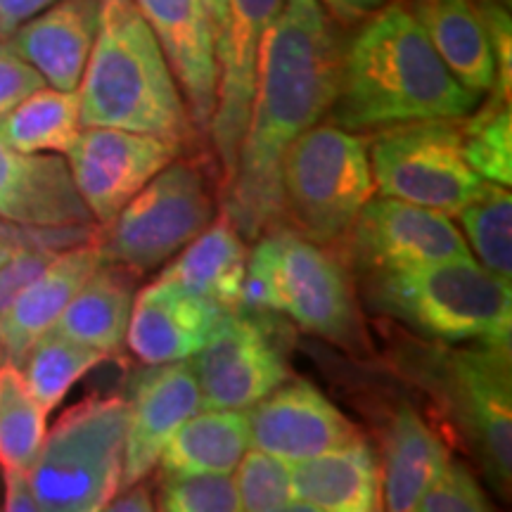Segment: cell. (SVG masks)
I'll list each match as a JSON object with an SVG mask.
<instances>
[{
  "instance_id": "obj_37",
  "label": "cell",
  "mask_w": 512,
  "mask_h": 512,
  "mask_svg": "<svg viewBox=\"0 0 512 512\" xmlns=\"http://www.w3.org/2000/svg\"><path fill=\"white\" fill-rule=\"evenodd\" d=\"M43 86H48L43 76L5 38H0V119Z\"/></svg>"
},
{
  "instance_id": "obj_31",
  "label": "cell",
  "mask_w": 512,
  "mask_h": 512,
  "mask_svg": "<svg viewBox=\"0 0 512 512\" xmlns=\"http://www.w3.org/2000/svg\"><path fill=\"white\" fill-rule=\"evenodd\" d=\"M467 240L486 271L512 278V197L505 185L479 181L475 195L458 211Z\"/></svg>"
},
{
  "instance_id": "obj_4",
  "label": "cell",
  "mask_w": 512,
  "mask_h": 512,
  "mask_svg": "<svg viewBox=\"0 0 512 512\" xmlns=\"http://www.w3.org/2000/svg\"><path fill=\"white\" fill-rule=\"evenodd\" d=\"M396 363L422 387L458 432L501 496L512 479V373L510 347L470 344L453 349L444 342H406Z\"/></svg>"
},
{
  "instance_id": "obj_28",
  "label": "cell",
  "mask_w": 512,
  "mask_h": 512,
  "mask_svg": "<svg viewBox=\"0 0 512 512\" xmlns=\"http://www.w3.org/2000/svg\"><path fill=\"white\" fill-rule=\"evenodd\" d=\"M81 128L79 93L43 86L0 119V138L19 152L64 155Z\"/></svg>"
},
{
  "instance_id": "obj_41",
  "label": "cell",
  "mask_w": 512,
  "mask_h": 512,
  "mask_svg": "<svg viewBox=\"0 0 512 512\" xmlns=\"http://www.w3.org/2000/svg\"><path fill=\"white\" fill-rule=\"evenodd\" d=\"M155 498H152V489L147 484H131L124 486V494H117L107 503L105 510L112 512H150L155 510Z\"/></svg>"
},
{
  "instance_id": "obj_39",
  "label": "cell",
  "mask_w": 512,
  "mask_h": 512,
  "mask_svg": "<svg viewBox=\"0 0 512 512\" xmlns=\"http://www.w3.org/2000/svg\"><path fill=\"white\" fill-rule=\"evenodd\" d=\"M5 479V503L3 510L8 512H38L34 489H31L29 472L24 470H3Z\"/></svg>"
},
{
  "instance_id": "obj_20",
  "label": "cell",
  "mask_w": 512,
  "mask_h": 512,
  "mask_svg": "<svg viewBox=\"0 0 512 512\" xmlns=\"http://www.w3.org/2000/svg\"><path fill=\"white\" fill-rule=\"evenodd\" d=\"M100 264H105V256L100 252L98 235L57 252L53 261L17 294L15 302L0 313V363L19 366L38 339L53 330L74 294Z\"/></svg>"
},
{
  "instance_id": "obj_7",
  "label": "cell",
  "mask_w": 512,
  "mask_h": 512,
  "mask_svg": "<svg viewBox=\"0 0 512 512\" xmlns=\"http://www.w3.org/2000/svg\"><path fill=\"white\" fill-rule=\"evenodd\" d=\"M128 399L91 396L76 403L46 432L29 470L38 508L98 512L121 491Z\"/></svg>"
},
{
  "instance_id": "obj_12",
  "label": "cell",
  "mask_w": 512,
  "mask_h": 512,
  "mask_svg": "<svg viewBox=\"0 0 512 512\" xmlns=\"http://www.w3.org/2000/svg\"><path fill=\"white\" fill-rule=\"evenodd\" d=\"M64 155L93 221L107 226L166 164L181 155V145L124 128L83 126Z\"/></svg>"
},
{
  "instance_id": "obj_11",
  "label": "cell",
  "mask_w": 512,
  "mask_h": 512,
  "mask_svg": "<svg viewBox=\"0 0 512 512\" xmlns=\"http://www.w3.org/2000/svg\"><path fill=\"white\" fill-rule=\"evenodd\" d=\"M190 358L204 408L245 411L290 377L275 323L266 311L247 306L223 313L207 344Z\"/></svg>"
},
{
  "instance_id": "obj_1",
  "label": "cell",
  "mask_w": 512,
  "mask_h": 512,
  "mask_svg": "<svg viewBox=\"0 0 512 512\" xmlns=\"http://www.w3.org/2000/svg\"><path fill=\"white\" fill-rule=\"evenodd\" d=\"M342 38L320 0H285L268 27L245 138L223 214L245 240L283 223L280 169L294 140L316 126L337 98Z\"/></svg>"
},
{
  "instance_id": "obj_29",
  "label": "cell",
  "mask_w": 512,
  "mask_h": 512,
  "mask_svg": "<svg viewBox=\"0 0 512 512\" xmlns=\"http://www.w3.org/2000/svg\"><path fill=\"white\" fill-rule=\"evenodd\" d=\"M107 358L110 356L105 351L86 347L60 332L48 330L27 351L19 368L43 411L53 413L69 394V389Z\"/></svg>"
},
{
  "instance_id": "obj_42",
  "label": "cell",
  "mask_w": 512,
  "mask_h": 512,
  "mask_svg": "<svg viewBox=\"0 0 512 512\" xmlns=\"http://www.w3.org/2000/svg\"><path fill=\"white\" fill-rule=\"evenodd\" d=\"M320 3L342 19H354L368 15L373 10H380L387 0H320Z\"/></svg>"
},
{
  "instance_id": "obj_5",
  "label": "cell",
  "mask_w": 512,
  "mask_h": 512,
  "mask_svg": "<svg viewBox=\"0 0 512 512\" xmlns=\"http://www.w3.org/2000/svg\"><path fill=\"white\" fill-rule=\"evenodd\" d=\"M368 278V297L375 309L422 337L444 344L510 347V283L486 271L472 256Z\"/></svg>"
},
{
  "instance_id": "obj_3",
  "label": "cell",
  "mask_w": 512,
  "mask_h": 512,
  "mask_svg": "<svg viewBox=\"0 0 512 512\" xmlns=\"http://www.w3.org/2000/svg\"><path fill=\"white\" fill-rule=\"evenodd\" d=\"M81 126H110L185 145L188 105L136 0H100L98 31L76 88Z\"/></svg>"
},
{
  "instance_id": "obj_8",
  "label": "cell",
  "mask_w": 512,
  "mask_h": 512,
  "mask_svg": "<svg viewBox=\"0 0 512 512\" xmlns=\"http://www.w3.org/2000/svg\"><path fill=\"white\" fill-rule=\"evenodd\" d=\"M283 221L318 245L347 240L375 192L368 143L337 124H316L287 147L280 169Z\"/></svg>"
},
{
  "instance_id": "obj_16",
  "label": "cell",
  "mask_w": 512,
  "mask_h": 512,
  "mask_svg": "<svg viewBox=\"0 0 512 512\" xmlns=\"http://www.w3.org/2000/svg\"><path fill=\"white\" fill-rule=\"evenodd\" d=\"M252 408L249 439L285 463L323 456L361 437L354 422L306 380H285Z\"/></svg>"
},
{
  "instance_id": "obj_32",
  "label": "cell",
  "mask_w": 512,
  "mask_h": 512,
  "mask_svg": "<svg viewBox=\"0 0 512 512\" xmlns=\"http://www.w3.org/2000/svg\"><path fill=\"white\" fill-rule=\"evenodd\" d=\"M460 124L463 152L470 169L484 181L512 183V114L510 100L491 93L486 105L467 114Z\"/></svg>"
},
{
  "instance_id": "obj_35",
  "label": "cell",
  "mask_w": 512,
  "mask_h": 512,
  "mask_svg": "<svg viewBox=\"0 0 512 512\" xmlns=\"http://www.w3.org/2000/svg\"><path fill=\"white\" fill-rule=\"evenodd\" d=\"M484 489L479 486L470 467L456 460H448L444 470L430 484V489L422 494L418 508L422 512H482L491 510Z\"/></svg>"
},
{
  "instance_id": "obj_13",
  "label": "cell",
  "mask_w": 512,
  "mask_h": 512,
  "mask_svg": "<svg viewBox=\"0 0 512 512\" xmlns=\"http://www.w3.org/2000/svg\"><path fill=\"white\" fill-rule=\"evenodd\" d=\"M171 64L195 131L207 133L219 86L228 0H136Z\"/></svg>"
},
{
  "instance_id": "obj_15",
  "label": "cell",
  "mask_w": 512,
  "mask_h": 512,
  "mask_svg": "<svg viewBox=\"0 0 512 512\" xmlns=\"http://www.w3.org/2000/svg\"><path fill=\"white\" fill-rule=\"evenodd\" d=\"M347 238L366 275L470 256L451 216L382 195L370 197Z\"/></svg>"
},
{
  "instance_id": "obj_17",
  "label": "cell",
  "mask_w": 512,
  "mask_h": 512,
  "mask_svg": "<svg viewBox=\"0 0 512 512\" xmlns=\"http://www.w3.org/2000/svg\"><path fill=\"white\" fill-rule=\"evenodd\" d=\"M202 394L190 358L159 363L138 375L128 399L121 489L155 470L159 453L185 420L200 413Z\"/></svg>"
},
{
  "instance_id": "obj_40",
  "label": "cell",
  "mask_w": 512,
  "mask_h": 512,
  "mask_svg": "<svg viewBox=\"0 0 512 512\" xmlns=\"http://www.w3.org/2000/svg\"><path fill=\"white\" fill-rule=\"evenodd\" d=\"M57 0H0V38H8L19 24L46 10Z\"/></svg>"
},
{
  "instance_id": "obj_21",
  "label": "cell",
  "mask_w": 512,
  "mask_h": 512,
  "mask_svg": "<svg viewBox=\"0 0 512 512\" xmlns=\"http://www.w3.org/2000/svg\"><path fill=\"white\" fill-rule=\"evenodd\" d=\"M100 0H57L5 38L48 86L76 91L98 31Z\"/></svg>"
},
{
  "instance_id": "obj_9",
  "label": "cell",
  "mask_w": 512,
  "mask_h": 512,
  "mask_svg": "<svg viewBox=\"0 0 512 512\" xmlns=\"http://www.w3.org/2000/svg\"><path fill=\"white\" fill-rule=\"evenodd\" d=\"M216 200L200 159H174L119 211L98 226L105 261L140 275L157 271L214 221Z\"/></svg>"
},
{
  "instance_id": "obj_26",
  "label": "cell",
  "mask_w": 512,
  "mask_h": 512,
  "mask_svg": "<svg viewBox=\"0 0 512 512\" xmlns=\"http://www.w3.org/2000/svg\"><path fill=\"white\" fill-rule=\"evenodd\" d=\"M247 273L245 238L226 214L181 249V256L164 268V278L176 280L223 309L242 306V285Z\"/></svg>"
},
{
  "instance_id": "obj_14",
  "label": "cell",
  "mask_w": 512,
  "mask_h": 512,
  "mask_svg": "<svg viewBox=\"0 0 512 512\" xmlns=\"http://www.w3.org/2000/svg\"><path fill=\"white\" fill-rule=\"evenodd\" d=\"M285 0H228L219 43V86L209 121V136L221 166V190L238 162L249 110L256 91L261 43Z\"/></svg>"
},
{
  "instance_id": "obj_22",
  "label": "cell",
  "mask_w": 512,
  "mask_h": 512,
  "mask_svg": "<svg viewBox=\"0 0 512 512\" xmlns=\"http://www.w3.org/2000/svg\"><path fill=\"white\" fill-rule=\"evenodd\" d=\"M380 446L382 508L415 510L422 494L448 463L446 441L411 403H401L384 418Z\"/></svg>"
},
{
  "instance_id": "obj_23",
  "label": "cell",
  "mask_w": 512,
  "mask_h": 512,
  "mask_svg": "<svg viewBox=\"0 0 512 512\" xmlns=\"http://www.w3.org/2000/svg\"><path fill=\"white\" fill-rule=\"evenodd\" d=\"M297 510H382V470L375 448L358 437L351 444L302 460L290 470Z\"/></svg>"
},
{
  "instance_id": "obj_34",
  "label": "cell",
  "mask_w": 512,
  "mask_h": 512,
  "mask_svg": "<svg viewBox=\"0 0 512 512\" xmlns=\"http://www.w3.org/2000/svg\"><path fill=\"white\" fill-rule=\"evenodd\" d=\"M159 508L166 512H235L240 496L235 479L216 472L164 475L159 484Z\"/></svg>"
},
{
  "instance_id": "obj_19",
  "label": "cell",
  "mask_w": 512,
  "mask_h": 512,
  "mask_svg": "<svg viewBox=\"0 0 512 512\" xmlns=\"http://www.w3.org/2000/svg\"><path fill=\"white\" fill-rule=\"evenodd\" d=\"M0 219L31 228L95 226L69 174L53 152H19L0 138Z\"/></svg>"
},
{
  "instance_id": "obj_27",
  "label": "cell",
  "mask_w": 512,
  "mask_h": 512,
  "mask_svg": "<svg viewBox=\"0 0 512 512\" xmlns=\"http://www.w3.org/2000/svg\"><path fill=\"white\" fill-rule=\"evenodd\" d=\"M249 444V420L242 411L209 408L195 413L171 434L159 453L162 475H197L216 472L230 475L238 467Z\"/></svg>"
},
{
  "instance_id": "obj_38",
  "label": "cell",
  "mask_w": 512,
  "mask_h": 512,
  "mask_svg": "<svg viewBox=\"0 0 512 512\" xmlns=\"http://www.w3.org/2000/svg\"><path fill=\"white\" fill-rule=\"evenodd\" d=\"M57 252H62V249L29 247L17 252L12 259H8L0 266V313L15 302L17 294L22 292L24 287L50 264V261H53V256Z\"/></svg>"
},
{
  "instance_id": "obj_18",
  "label": "cell",
  "mask_w": 512,
  "mask_h": 512,
  "mask_svg": "<svg viewBox=\"0 0 512 512\" xmlns=\"http://www.w3.org/2000/svg\"><path fill=\"white\" fill-rule=\"evenodd\" d=\"M223 313V306L159 275L133 297L128 349L147 366L190 358L207 344Z\"/></svg>"
},
{
  "instance_id": "obj_24",
  "label": "cell",
  "mask_w": 512,
  "mask_h": 512,
  "mask_svg": "<svg viewBox=\"0 0 512 512\" xmlns=\"http://www.w3.org/2000/svg\"><path fill=\"white\" fill-rule=\"evenodd\" d=\"M408 10L465 88L477 95L494 88L496 60L477 0H408Z\"/></svg>"
},
{
  "instance_id": "obj_10",
  "label": "cell",
  "mask_w": 512,
  "mask_h": 512,
  "mask_svg": "<svg viewBox=\"0 0 512 512\" xmlns=\"http://www.w3.org/2000/svg\"><path fill=\"white\" fill-rule=\"evenodd\" d=\"M370 171L382 197L456 216L479 178L467 164L458 119L382 128L370 147Z\"/></svg>"
},
{
  "instance_id": "obj_36",
  "label": "cell",
  "mask_w": 512,
  "mask_h": 512,
  "mask_svg": "<svg viewBox=\"0 0 512 512\" xmlns=\"http://www.w3.org/2000/svg\"><path fill=\"white\" fill-rule=\"evenodd\" d=\"M98 226H64V228H31L0 219V266L17 252L29 247L67 249L93 240Z\"/></svg>"
},
{
  "instance_id": "obj_30",
  "label": "cell",
  "mask_w": 512,
  "mask_h": 512,
  "mask_svg": "<svg viewBox=\"0 0 512 512\" xmlns=\"http://www.w3.org/2000/svg\"><path fill=\"white\" fill-rule=\"evenodd\" d=\"M46 418L48 413L31 394L22 368L15 363H0V467L3 470H31L46 439Z\"/></svg>"
},
{
  "instance_id": "obj_6",
  "label": "cell",
  "mask_w": 512,
  "mask_h": 512,
  "mask_svg": "<svg viewBox=\"0 0 512 512\" xmlns=\"http://www.w3.org/2000/svg\"><path fill=\"white\" fill-rule=\"evenodd\" d=\"M254 242L247 254L242 306L280 313L309 335L356 349L361 316L342 259L285 223Z\"/></svg>"
},
{
  "instance_id": "obj_2",
  "label": "cell",
  "mask_w": 512,
  "mask_h": 512,
  "mask_svg": "<svg viewBox=\"0 0 512 512\" xmlns=\"http://www.w3.org/2000/svg\"><path fill=\"white\" fill-rule=\"evenodd\" d=\"M482 95L465 88L411 10L380 8L342 50L332 124L354 133L430 119H463Z\"/></svg>"
},
{
  "instance_id": "obj_25",
  "label": "cell",
  "mask_w": 512,
  "mask_h": 512,
  "mask_svg": "<svg viewBox=\"0 0 512 512\" xmlns=\"http://www.w3.org/2000/svg\"><path fill=\"white\" fill-rule=\"evenodd\" d=\"M136 283V273L105 261L79 287L53 330L86 347L105 351L107 356L119 354L126 339Z\"/></svg>"
},
{
  "instance_id": "obj_33",
  "label": "cell",
  "mask_w": 512,
  "mask_h": 512,
  "mask_svg": "<svg viewBox=\"0 0 512 512\" xmlns=\"http://www.w3.org/2000/svg\"><path fill=\"white\" fill-rule=\"evenodd\" d=\"M240 496V508L252 512L297 510V498L292 491V475L285 460L264 451H249L238 463L235 479Z\"/></svg>"
}]
</instances>
